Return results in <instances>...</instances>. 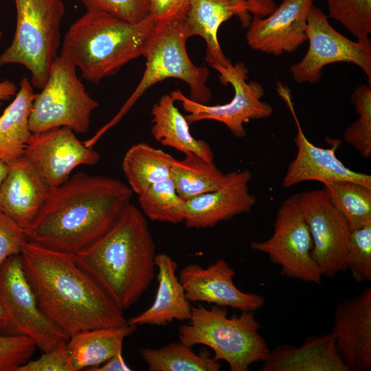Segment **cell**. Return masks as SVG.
<instances>
[{
    "instance_id": "277c9868",
    "label": "cell",
    "mask_w": 371,
    "mask_h": 371,
    "mask_svg": "<svg viewBox=\"0 0 371 371\" xmlns=\"http://www.w3.org/2000/svg\"><path fill=\"white\" fill-rule=\"evenodd\" d=\"M156 22L149 14L134 23L108 12L87 10L67 30L60 55L80 69L85 80L98 83L142 56Z\"/></svg>"
},
{
    "instance_id": "7bdbcfd3",
    "label": "cell",
    "mask_w": 371,
    "mask_h": 371,
    "mask_svg": "<svg viewBox=\"0 0 371 371\" xmlns=\"http://www.w3.org/2000/svg\"><path fill=\"white\" fill-rule=\"evenodd\" d=\"M0 332L5 333H7V335H12L10 322L9 317L1 304H0Z\"/></svg>"
},
{
    "instance_id": "8d00e7d4",
    "label": "cell",
    "mask_w": 371,
    "mask_h": 371,
    "mask_svg": "<svg viewBox=\"0 0 371 371\" xmlns=\"http://www.w3.org/2000/svg\"><path fill=\"white\" fill-rule=\"evenodd\" d=\"M27 241L25 230L0 211V268L8 258L20 254Z\"/></svg>"
},
{
    "instance_id": "b9f144b4",
    "label": "cell",
    "mask_w": 371,
    "mask_h": 371,
    "mask_svg": "<svg viewBox=\"0 0 371 371\" xmlns=\"http://www.w3.org/2000/svg\"><path fill=\"white\" fill-rule=\"evenodd\" d=\"M17 87L9 80L0 81V106L2 101L10 100L17 92Z\"/></svg>"
},
{
    "instance_id": "9a60e30c",
    "label": "cell",
    "mask_w": 371,
    "mask_h": 371,
    "mask_svg": "<svg viewBox=\"0 0 371 371\" xmlns=\"http://www.w3.org/2000/svg\"><path fill=\"white\" fill-rule=\"evenodd\" d=\"M24 155L51 192L65 183L76 167L94 166L100 160L99 153L86 146L67 127L32 133Z\"/></svg>"
},
{
    "instance_id": "5b68a950",
    "label": "cell",
    "mask_w": 371,
    "mask_h": 371,
    "mask_svg": "<svg viewBox=\"0 0 371 371\" xmlns=\"http://www.w3.org/2000/svg\"><path fill=\"white\" fill-rule=\"evenodd\" d=\"M188 38L183 17L156 22L143 52L146 67L139 84L116 115L92 137L94 141L117 124L146 90L166 79L185 82L190 88V98L194 101L206 104L211 99L207 86L209 70L190 60L186 49Z\"/></svg>"
},
{
    "instance_id": "7402d4cb",
    "label": "cell",
    "mask_w": 371,
    "mask_h": 371,
    "mask_svg": "<svg viewBox=\"0 0 371 371\" xmlns=\"http://www.w3.org/2000/svg\"><path fill=\"white\" fill-rule=\"evenodd\" d=\"M155 262L158 270L155 300L149 308L127 322L135 326H163L175 319L189 320L192 306L177 276V262L164 253L156 254Z\"/></svg>"
},
{
    "instance_id": "60d3db41",
    "label": "cell",
    "mask_w": 371,
    "mask_h": 371,
    "mask_svg": "<svg viewBox=\"0 0 371 371\" xmlns=\"http://www.w3.org/2000/svg\"><path fill=\"white\" fill-rule=\"evenodd\" d=\"M90 371H130L131 368L126 364L122 352H120L100 366L90 368Z\"/></svg>"
},
{
    "instance_id": "d6986e66",
    "label": "cell",
    "mask_w": 371,
    "mask_h": 371,
    "mask_svg": "<svg viewBox=\"0 0 371 371\" xmlns=\"http://www.w3.org/2000/svg\"><path fill=\"white\" fill-rule=\"evenodd\" d=\"M251 178L247 169L232 171L226 174V179L219 188L185 199L186 225L195 229L212 227L250 212L256 203L249 188Z\"/></svg>"
},
{
    "instance_id": "8992f818",
    "label": "cell",
    "mask_w": 371,
    "mask_h": 371,
    "mask_svg": "<svg viewBox=\"0 0 371 371\" xmlns=\"http://www.w3.org/2000/svg\"><path fill=\"white\" fill-rule=\"evenodd\" d=\"M188 321L179 328V341L191 348L199 344L210 348L214 357L226 361L232 371H248L269 355L254 311L228 317L224 307L199 305L192 306Z\"/></svg>"
},
{
    "instance_id": "ac0fdd59",
    "label": "cell",
    "mask_w": 371,
    "mask_h": 371,
    "mask_svg": "<svg viewBox=\"0 0 371 371\" xmlns=\"http://www.w3.org/2000/svg\"><path fill=\"white\" fill-rule=\"evenodd\" d=\"M332 335L348 371L371 370V288L339 302Z\"/></svg>"
},
{
    "instance_id": "4316f807",
    "label": "cell",
    "mask_w": 371,
    "mask_h": 371,
    "mask_svg": "<svg viewBox=\"0 0 371 371\" xmlns=\"http://www.w3.org/2000/svg\"><path fill=\"white\" fill-rule=\"evenodd\" d=\"M175 159L146 143L131 146L123 157L122 168L133 192L138 195L153 184L171 179Z\"/></svg>"
},
{
    "instance_id": "ab89813d",
    "label": "cell",
    "mask_w": 371,
    "mask_h": 371,
    "mask_svg": "<svg viewBox=\"0 0 371 371\" xmlns=\"http://www.w3.org/2000/svg\"><path fill=\"white\" fill-rule=\"evenodd\" d=\"M245 5L253 16L265 17L277 8L274 0H233Z\"/></svg>"
},
{
    "instance_id": "52a82bcc",
    "label": "cell",
    "mask_w": 371,
    "mask_h": 371,
    "mask_svg": "<svg viewBox=\"0 0 371 371\" xmlns=\"http://www.w3.org/2000/svg\"><path fill=\"white\" fill-rule=\"evenodd\" d=\"M16 24L10 45L0 55V67L8 64L24 66L30 82L41 89L50 67L58 57L60 27L65 12L62 0H14Z\"/></svg>"
},
{
    "instance_id": "7a4b0ae2",
    "label": "cell",
    "mask_w": 371,
    "mask_h": 371,
    "mask_svg": "<svg viewBox=\"0 0 371 371\" xmlns=\"http://www.w3.org/2000/svg\"><path fill=\"white\" fill-rule=\"evenodd\" d=\"M133 193L118 179L77 173L51 192L25 231L27 240L75 254L112 225Z\"/></svg>"
},
{
    "instance_id": "ffe728a7",
    "label": "cell",
    "mask_w": 371,
    "mask_h": 371,
    "mask_svg": "<svg viewBox=\"0 0 371 371\" xmlns=\"http://www.w3.org/2000/svg\"><path fill=\"white\" fill-rule=\"evenodd\" d=\"M9 166L8 174L0 190V211L25 232L51 190L25 155Z\"/></svg>"
},
{
    "instance_id": "7c38bea8",
    "label": "cell",
    "mask_w": 371,
    "mask_h": 371,
    "mask_svg": "<svg viewBox=\"0 0 371 371\" xmlns=\"http://www.w3.org/2000/svg\"><path fill=\"white\" fill-rule=\"evenodd\" d=\"M306 33L308 49L302 60L290 67L295 82L316 83L326 65L348 63L359 67L370 85L371 43L353 41L337 32L328 16L314 4L307 16Z\"/></svg>"
},
{
    "instance_id": "6da1fadb",
    "label": "cell",
    "mask_w": 371,
    "mask_h": 371,
    "mask_svg": "<svg viewBox=\"0 0 371 371\" xmlns=\"http://www.w3.org/2000/svg\"><path fill=\"white\" fill-rule=\"evenodd\" d=\"M21 256L41 311L67 335L127 324L124 311L78 265L73 254L27 240Z\"/></svg>"
},
{
    "instance_id": "3957f363",
    "label": "cell",
    "mask_w": 371,
    "mask_h": 371,
    "mask_svg": "<svg viewBox=\"0 0 371 371\" xmlns=\"http://www.w3.org/2000/svg\"><path fill=\"white\" fill-rule=\"evenodd\" d=\"M155 249L146 216L130 202L101 236L73 255L124 311L139 299L155 278Z\"/></svg>"
},
{
    "instance_id": "f6af8a7d",
    "label": "cell",
    "mask_w": 371,
    "mask_h": 371,
    "mask_svg": "<svg viewBox=\"0 0 371 371\" xmlns=\"http://www.w3.org/2000/svg\"><path fill=\"white\" fill-rule=\"evenodd\" d=\"M1 37H2V33H1V32H0V40H1Z\"/></svg>"
},
{
    "instance_id": "484cf974",
    "label": "cell",
    "mask_w": 371,
    "mask_h": 371,
    "mask_svg": "<svg viewBox=\"0 0 371 371\" xmlns=\"http://www.w3.org/2000/svg\"><path fill=\"white\" fill-rule=\"evenodd\" d=\"M36 94L25 77L12 102L0 115V159L10 164L25 155L32 135L29 120Z\"/></svg>"
},
{
    "instance_id": "2e32d148",
    "label": "cell",
    "mask_w": 371,
    "mask_h": 371,
    "mask_svg": "<svg viewBox=\"0 0 371 371\" xmlns=\"http://www.w3.org/2000/svg\"><path fill=\"white\" fill-rule=\"evenodd\" d=\"M234 276V270L220 258L205 268L189 264L178 277L190 302H207L240 311L261 309L265 304L264 297L238 289L233 281Z\"/></svg>"
},
{
    "instance_id": "d590c367",
    "label": "cell",
    "mask_w": 371,
    "mask_h": 371,
    "mask_svg": "<svg viewBox=\"0 0 371 371\" xmlns=\"http://www.w3.org/2000/svg\"><path fill=\"white\" fill-rule=\"evenodd\" d=\"M87 11L111 14L131 23L144 19L149 12L150 0H81Z\"/></svg>"
},
{
    "instance_id": "9c48e42d",
    "label": "cell",
    "mask_w": 371,
    "mask_h": 371,
    "mask_svg": "<svg viewBox=\"0 0 371 371\" xmlns=\"http://www.w3.org/2000/svg\"><path fill=\"white\" fill-rule=\"evenodd\" d=\"M250 247L265 254L280 267L282 276L320 284L322 276L312 257L313 240L301 211L299 194L290 195L281 203L271 237L253 241Z\"/></svg>"
},
{
    "instance_id": "8fae6325",
    "label": "cell",
    "mask_w": 371,
    "mask_h": 371,
    "mask_svg": "<svg viewBox=\"0 0 371 371\" xmlns=\"http://www.w3.org/2000/svg\"><path fill=\"white\" fill-rule=\"evenodd\" d=\"M0 304L9 317L11 334L31 338L43 352L63 346L68 341L69 336L41 311L21 254L8 258L0 268Z\"/></svg>"
},
{
    "instance_id": "74e56055",
    "label": "cell",
    "mask_w": 371,
    "mask_h": 371,
    "mask_svg": "<svg viewBox=\"0 0 371 371\" xmlns=\"http://www.w3.org/2000/svg\"><path fill=\"white\" fill-rule=\"evenodd\" d=\"M65 346L43 352L38 359L29 360L16 371H73Z\"/></svg>"
},
{
    "instance_id": "e575fe53",
    "label": "cell",
    "mask_w": 371,
    "mask_h": 371,
    "mask_svg": "<svg viewBox=\"0 0 371 371\" xmlns=\"http://www.w3.org/2000/svg\"><path fill=\"white\" fill-rule=\"evenodd\" d=\"M36 348L27 336L0 335V371H16L30 360Z\"/></svg>"
},
{
    "instance_id": "e0dca14e",
    "label": "cell",
    "mask_w": 371,
    "mask_h": 371,
    "mask_svg": "<svg viewBox=\"0 0 371 371\" xmlns=\"http://www.w3.org/2000/svg\"><path fill=\"white\" fill-rule=\"evenodd\" d=\"M313 0H282L265 17L254 16L246 34L253 49L273 55L293 53L307 41L308 12Z\"/></svg>"
},
{
    "instance_id": "836d02e7",
    "label": "cell",
    "mask_w": 371,
    "mask_h": 371,
    "mask_svg": "<svg viewBox=\"0 0 371 371\" xmlns=\"http://www.w3.org/2000/svg\"><path fill=\"white\" fill-rule=\"evenodd\" d=\"M346 269L356 282L371 280V224L350 232Z\"/></svg>"
},
{
    "instance_id": "cb8c5ba5",
    "label": "cell",
    "mask_w": 371,
    "mask_h": 371,
    "mask_svg": "<svg viewBox=\"0 0 371 371\" xmlns=\"http://www.w3.org/2000/svg\"><path fill=\"white\" fill-rule=\"evenodd\" d=\"M136 328L137 326L127 322L122 326L94 328L70 335L65 346L73 371L96 368L122 352L124 339Z\"/></svg>"
},
{
    "instance_id": "44dd1931",
    "label": "cell",
    "mask_w": 371,
    "mask_h": 371,
    "mask_svg": "<svg viewBox=\"0 0 371 371\" xmlns=\"http://www.w3.org/2000/svg\"><path fill=\"white\" fill-rule=\"evenodd\" d=\"M233 16H238L243 27L251 19L248 8L233 0H190L183 17L189 37L199 36L206 44L205 61L217 70L232 65L221 49L218 38L221 25Z\"/></svg>"
},
{
    "instance_id": "83f0119b",
    "label": "cell",
    "mask_w": 371,
    "mask_h": 371,
    "mask_svg": "<svg viewBox=\"0 0 371 371\" xmlns=\"http://www.w3.org/2000/svg\"><path fill=\"white\" fill-rule=\"evenodd\" d=\"M171 179L178 194L188 199L219 188L226 179L214 161L196 155L175 159L171 167Z\"/></svg>"
},
{
    "instance_id": "ba28073f",
    "label": "cell",
    "mask_w": 371,
    "mask_h": 371,
    "mask_svg": "<svg viewBox=\"0 0 371 371\" xmlns=\"http://www.w3.org/2000/svg\"><path fill=\"white\" fill-rule=\"evenodd\" d=\"M76 67L61 55L53 62L46 83L34 99L29 120L32 133L67 127L86 133L98 102L86 91Z\"/></svg>"
},
{
    "instance_id": "d6a6232c",
    "label": "cell",
    "mask_w": 371,
    "mask_h": 371,
    "mask_svg": "<svg viewBox=\"0 0 371 371\" xmlns=\"http://www.w3.org/2000/svg\"><path fill=\"white\" fill-rule=\"evenodd\" d=\"M328 16L340 23L357 41L370 43L371 0H325Z\"/></svg>"
},
{
    "instance_id": "f546056e",
    "label": "cell",
    "mask_w": 371,
    "mask_h": 371,
    "mask_svg": "<svg viewBox=\"0 0 371 371\" xmlns=\"http://www.w3.org/2000/svg\"><path fill=\"white\" fill-rule=\"evenodd\" d=\"M323 185L351 231L371 224V188L350 181H333Z\"/></svg>"
},
{
    "instance_id": "30bf717a",
    "label": "cell",
    "mask_w": 371,
    "mask_h": 371,
    "mask_svg": "<svg viewBox=\"0 0 371 371\" xmlns=\"http://www.w3.org/2000/svg\"><path fill=\"white\" fill-rule=\"evenodd\" d=\"M221 82L231 85L234 91L232 99L227 103L208 105L191 100L181 91L171 92L175 101L181 103L189 124L202 120H214L225 124L232 135L238 138L246 136L244 124L250 120L265 119L272 115L273 109L261 100L265 93L263 87L255 81L247 82L248 69L244 63L219 68Z\"/></svg>"
},
{
    "instance_id": "4dcf8cb0",
    "label": "cell",
    "mask_w": 371,
    "mask_h": 371,
    "mask_svg": "<svg viewBox=\"0 0 371 371\" xmlns=\"http://www.w3.org/2000/svg\"><path fill=\"white\" fill-rule=\"evenodd\" d=\"M142 213L151 221L178 224L184 222L186 200L177 192L172 179L158 182L138 194Z\"/></svg>"
},
{
    "instance_id": "f1b7e54d",
    "label": "cell",
    "mask_w": 371,
    "mask_h": 371,
    "mask_svg": "<svg viewBox=\"0 0 371 371\" xmlns=\"http://www.w3.org/2000/svg\"><path fill=\"white\" fill-rule=\"evenodd\" d=\"M150 371H218L219 361L207 352L197 355L181 342H172L159 348L139 350Z\"/></svg>"
},
{
    "instance_id": "603a6c76",
    "label": "cell",
    "mask_w": 371,
    "mask_h": 371,
    "mask_svg": "<svg viewBox=\"0 0 371 371\" xmlns=\"http://www.w3.org/2000/svg\"><path fill=\"white\" fill-rule=\"evenodd\" d=\"M262 371H348L330 334L311 337L295 348L281 346L270 351Z\"/></svg>"
},
{
    "instance_id": "f35d334b",
    "label": "cell",
    "mask_w": 371,
    "mask_h": 371,
    "mask_svg": "<svg viewBox=\"0 0 371 371\" xmlns=\"http://www.w3.org/2000/svg\"><path fill=\"white\" fill-rule=\"evenodd\" d=\"M190 0H150L148 14L155 21L185 16Z\"/></svg>"
},
{
    "instance_id": "1f68e13d",
    "label": "cell",
    "mask_w": 371,
    "mask_h": 371,
    "mask_svg": "<svg viewBox=\"0 0 371 371\" xmlns=\"http://www.w3.org/2000/svg\"><path fill=\"white\" fill-rule=\"evenodd\" d=\"M351 100L358 118L344 133V141L356 149L364 159L371 157V87L370 85L357 87Z\"/></svg>"
},
{
    "instance_id": "5bb4252c",
    "label": "cell",
    "mask_w": 371,
    "mask_h": 371,
    "mask_svg": "<svg viewBox=\"0 0 371 371\" xmlns=\"http://www.w3.org/2000/svg\"><path fill=\"white\" fill-rule=\"evenodd\" d=\"M276 89L287 105L297 129L295 138L296 155L288 166L282 179V186L289 188L308 181H319L322 184L350 181L371 188L370 175L350 169L336 156L335 152L340 141L334 140L330 148H324L314 145L307 139L295 113L289 89L278 82Z\"/></svg>"
},
{
    "instance_id": "4fadbf2b",
    "label": "cell",
    "mask_w": 371,
    "mask_h": 371,
    "mask_svg": "<svg viewBox=\"0 0 371 371\" xmlns=\"http://www.w3.org/2000/svg\"><path fill=\"white\" fill-rule=\"evenodd\" d=\"M299 194L301 211L313 240L312 257L322 276L334 277L346 270L351 230L324 188Z\"/></svg>"
},
{
    "instance_id": "ee69618b",
    "label": "cell",
    "mask_w": 371,
    "mask_h": 371,
    "mask_svg": "<svg viewBox=\"0 0 371 371\" xmlns=\"http://www.w3.org/2000/svg\"><path fill=\"white\" fill-rule=\"evenodd\" d=\"M10 169V166L3 160L0 159V190L5 179Z\"/></svg>"
},
{
    "instance_id": "d4e9b609",
    "label": "cell",
    "mask_w": 371,
    "mask_h": 371,
    "mask_svg": "<svg viewBox=\"0 0 371 371\" xmlns=\"http://www.w3.org/2000/svg\"><path fill=\"white\" fill-rule=\"evenodd\" d=\"M152 115L151 133L162 145L175 148L185 155H196L205 160L214 161L210 146L191 134L189 123L175 105L170 94L162 96L153 105Z\"/></svg>"
}]
</instances>
